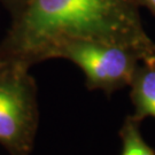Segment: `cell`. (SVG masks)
<instances>
[{
  "label": "cell",
  "instance_id": "obj_1",
  "mask_svg": "<svg viewBox=\"0 0 155 155\" xmlns=\"http://www.w3.org/2000/svg\"><path fill=\"white\" fill-rule=\"evenodd\" d=\"M139 9L137 0H23L0 44V62L31 68L75 39L154 51Z\"/></svg>",
  "mask_w": 155,
  "mask_h": 155
},
{
  "label": "cell",
  "instance_id": "obj_2",
  "mask_svg": "<svg viewBox=\"0 0 155 155\" xmlns=\"http://www.w3.org/2000/svg\"><path fill=\"white\" fill-rule=\"evenodd\" d=\"M155 53L127 45L91 39L66 41L53 51L51 59H66L83 71L90 90L106 93L129 86L139 63Z\"/></svg>",
  "mask_w": 155,
  "mask_h": 155
},
{
  "label": "cell",
  "instance_id": "obj_3",
  "mask_svg": "<svg viewBox=\"0 0 155 155\" xmlns=\"http://www.w3.org/2000/svg\"><path fill=\"white\" fill-rule=\"evenodd\" d=\"M30 67L0 62V145L12 155H28L38 125L37 87Z\"/></svg>",
  "mask_w": 155,
  "mask_h": 155
},
{
  "label": "cell",
  "instance_id": "obj_4",
  "mask_svg": "<svg viewBox=\"0 0 155 155\" xmlns=\"http://www.w3.org/2000/svg\"><path fill=\"white\" fill-rule=\"evenodd\" d=\"M129 86L134 108L131 117L138 123L146 117L155 118V53L139 63Z\"/></svg>",
  "mask_w": 155,
  "mask_h": 155
},
{
  "label": "cell",
  "instance_id": "obj_5",
  "mask_svg": "<svg viewBox=\"0 0 155 155\" xmlns=\"http://www.w3.org/2000/svg\"><path fill=\"white\" fill-rule=\"evenodd\" d=\"M121 155H155V152L144 140L139 131V123L131 116L127 117L121 129Z\"/></svg>",
  "mask_w": 155,
  "mask_h": 155
},
{
  "label": "cell",
  "instance_id": "obj_6",
  "mask_svg": "<svg viewBox=\"0 0 155 155\" xmlns=\"http://www.w3.org/2000/svg\"><path fill=\"white\" fill-rule=\"evenodd\" d=\"M138 1L140 8L144 7V8H147L150 13H153L155 15V0H137Z\"/></svg>",
  "mask_w": 155,
  "mask_h": 155
},
{
  "label": "cell",
  "instance_id": "obj_7",
  "mask_svg": "<svg viewBox=\"0 0 155 155\" xmlns=\"http://www.w3.org/2000/svg\"><path fill=\"white\" fill-rule=\"evenodd\" d=\"M2 2H4V4L9 8V11L13 13V12L16 11L17 8H18V6L22 4L23 0H2Z\"/></svg>",
  "mask_w": 155,
  "mask_h": 155
}]
</instances>
